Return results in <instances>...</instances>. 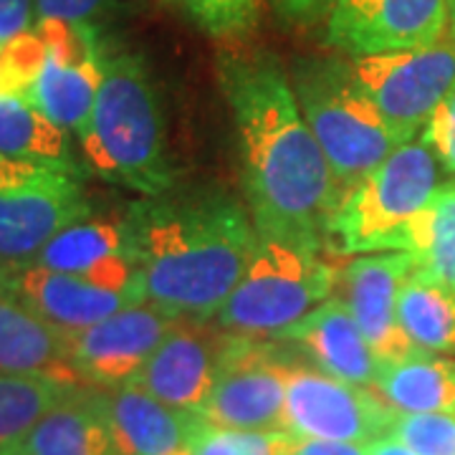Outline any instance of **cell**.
Returning a JSON list of instances; mask_svg holds the SVG:
<instances>
[{
  "mask_svg": "<svg viewBox=\"0 0 455 455\" xmlns=\"http://www.w3.org/2000/svg\"><path fill=\"white\" fill-rule=\"evenodd\" d=\"M104 3L107 0H36V20L59 18V20L92 23L94 16L104 8Z\"/></svg>",
  "mask_w": 455,
  "mask_h": 455,
  "instance_id": "1f68e13d",
  "label": "cell"
},
{
  "mask_svg": "<svg viewBox=\"0 0 455 455\" xmlns=\"http://www.w3.org/2000/svg\"><path fill=\"white\" fill-rule=\"evenodd\" d=\"M423 145L445 170L455 172V86L425 124Z\"/></svg>",
  "mask_w": 455,
  "mask_h": 455,
  "instance_id": "f546056e",
  "label": "cell"
},
{
  "mask_svg": "<svg viewBox=\"0 0 455 455\" xmlns=\"http://www.w3.org/2000/svg\"><path fill=\"white\" fill-rule=\"evenodd\" d=\"M89 215L79 167L0 155V260L33 263L56 233Z\"/></svg>",
  "mask_w": 455,
  "mask_h": 455,
  "instance_id": "52a82bcc",
  "label": "cell"
},
{
  "mask_svg": "<svg viewBox=\"0 0 455 455\" xmlns=\"http://www.w3.org/2000/svg\"><path fill=\"white\" fill-rule=\"evenodd\" d=\"M374 392L395 412H455V359L418 349L382 364Z\"/></svg>",
  "mask_w": 455,
  "mask_h": 455,
  "instance_id": "7402d4cb",
  "label": "cell"
},
{
  "mask_svg": "<svg viewBox=\"0 0 455 455\" xmlns=\"http://www.w3.org/2000/svg\"><path fill=\"white\" fill-rule=\"evenodd\" d=\"M13 296L64 334L84 331L124 307L142 304L137 291L109 289L89 278L49 271L36 263L18 266Z\"/></svg>",
  "mask_w": 455,
  "mask_h": 455,
  "instance_id": "e0dca14e",
  "label": "cell"
},
{
  "mask_svg": "<svg viewBox=\"0 0 455 455\" xmlns=\"http://www.w3.org/2000/svg\"><path fill=\"white\" fill-rule=\"evenodd\" d=\"M134 278L142 301L178 319H215L243 276L259 233L226 193H164L130 205Z\"/></svg>",
  "mask_w": 455,
  "mask_h": 455,
  "instance_id": "7a4b0ae2",
  "label": "cell"
},
{
  "mask_svg": "<svg viewBox=\"0 0 455 455\" xmlns=\"http://www.w3.org/2000/svg\"><path fill=\"white\" fill-rule=\"evenodd\" d=\"M316 3H322V0H274V5L286 16H304Z\"/></svg>",
  "mask_w": 455,
  "mask_h": 455,
  "instance_id": "d590c367",
  "label": "cell"
},
{
  "mask_svg": "<svg viewBox=\"0 0 455 455\" xmlns=\"http://www.w3.org/2000/svg\"><path fill=\"white\" fill-rule=\"evenodd\" d=\"M170 455H190L188 451H178V453H170Z\"/></svg>",
  "mask_w": 455,
  "mask_h": 455,
  "instance_id": "ab89813d",
  "label": "cell"
},
{
  "mask_svg": "<svg viewBox=\"0 0 455 455\" xmlns=\"http://www.w3.org/2000/svg\"><path fill=\"white\" fill-rule=\"evenodd\" d=\"M293 359L266 339L230 334L212 390L197 415L228 430H286Z\"/></svg>",
  "mask_w": 455,
  "mask_h": 455,
  "instance_id": "9c48e42d",
  "label": "cell"
},
{
  "mask_svg": "<svg viewBox=\"0 0 455 455\" xmlns=\"http://www.w3.org/2000/svg\"><path fill=\"white\" fill-rule=\"evenodd\" d=\"M438 160L423 142L400 145L385 163L341 197L329 238L341 253L400 251L407 223L438 188Z\"/></svg>",
  "mask_w": 455,
  "mask_h": 455,
  "instance_id": "8992f818",
  "label": "cell"
},
{
  "mask_svg": "<svg viewBox=\"0 0 455 455\" xmlns=\"http://www.w3.org/2000/svg\"><path fill=\"white\" fill-rule=\"evenodd\" d=\"M178 324V316L152 304H132L84 331L68 334V359L84 385L116 390L137 372Z\"/></svg>",
  "mask_w": 455,
  "mask_h": 455,
  "instance_id": "4fadbf2b",
  "label": "cell"
},
{
  "mask_svg": "<svg viewBox=\"0 0 455 455\" xmlns=\"http://www.w3.org/2000/svg\"><path fill=\"white\" fill-rule=\"evenodd\" d=\"M283 455H367V445L344 443V440H319V438H286Z\"/></svg>",
  "mask_w": 455,
  "mask_h": 455,
  "instance_id": "836d02e7",
  "label": "cell"
},
{
  "mask_svg": "<svg viewBox=\"0 0 455 455\" xmlns=\"http://www.w3.org/2000/svg\"><path fill=\"white\" fill-rule=\"evenodd\" d=\"M390 435L415 455H455V412H397Z\"/></svg>",
  "mask_w": 455,
  "mask_h": 455,
  "instance_id": "83f0119b",
  "label": "cell"
},
{
  "mask_svg": "<svg viewBox=\"0 0 455 455\" xmlns=\"http://www.w3.org/2000/svg\"><path fill=\"white\" fill-rule=\"evenodd\" d=\"M218 74L256 233L322 251L341 190L296 104L289 76L266 53L226 56Z\"/></svg>",
  "mask_w": 455,
  "mask_h": 455,
  "instance_id": "6da1fadb",
  "label": "cell"
},
{
  "mask_svg": "<svg viewBox=\"0 0 455 455\" xmlns=\"http://www.w3.org/2000/svg\"><path fill=\"white\" fill-rule=\"evenodd\" d=\"M116 455H170L188 451L200 415L160 403L137 385L107 390Z\"/></svg>",
  "mask_w": 455,
  "mask_h": 455,
  "instance_id": "d6986e66",
  "label": "cell"
},
{
  "mask_svg": "<svg viewBox=\"0 0 455 455\" xmlns=\"http://www.w3.org/2000/svg\"><path fill=\"white\" fill-rule=\"evenodd\" d=\"M228 341L230 331L215 319H178L130 385L164 405L197 412L211 395Z\"/></svg>",
  "mask_w": 455,
  "mask_h": 455,
  "instance_id": "5bb4252c",
  "label": "cell"
},
{
  "mask_svg": "<svg viewBox=\"0 0 455 455\" xmlns=\"http://www.w3.org/2000/svg\"><path fill=\"white\" fill-rule=\"evenodd\" d=\"M18 445L23 455H116L107 390L74 385Z\"/></svg>",
  "mask_w": 455,
  "mask_h": 455,
  "instance_id": "ffe728a7",
  "label": "cell"
},
{
  "mask_svg": "<svg viewBox=\"0 0 455 455\" xmlns=\"http://www.w3.org/2000/svg\"><path fill=\"white\" fill-rule=\"evenodd\" d=\"M448 28V0H331L326 41L355 56L427 49Z\"/></svg>",
  "mask_w": 455,
  "mask_h": 455,
  "instance_id": "7c38bea8",
  "label": "cell"
},
{
  "mask_svg": "<svg viewBox=\"0 0 455 455\" xmlns=\"http://www.w3.org/2000/svg\"><path fill=\"white\" fill-rule=\"evenodd\" d=\"M349 68L395 140L407 145L425 130L440 101L455 86V41L427 49L355 56Z\"/></svg>",
  "mask_w": 455,
  "mask_h": 455,
  "instance_id": "ba28073f",
  "label": "cell"
},
{
  "mask_svg": "<svg viewBox=\"0 0 455 455\" xmlns=\"http://www.w3.org/2000/svg\"><path fill=\"white\" fill-rule=\"evenodd\" d=\"M0 455H23V453H20V445H11V448H3Z\"/></svg>",
  "mask_w": 455,
  "mask_h": 455,
  "instance_id": "f35d334b",
  "label": "cell"
},
{
  "mask_svg": "<svg viewBox=\"0 0 455 455\" xmlns=\"http://www.w3.org/2000/svg\"><path fill=\"white\" fill-rule=\"evenodd\" d=\"M212 38H243L259 26V0H164Z\"/></svg>",
  "mask_w": 455,
  "mask_h": 455,
  "instance_id": "4316f807",
  "label": "cell"
},
{
  "mask_svg": "<svg viewBox=\"0 0 455 455\" xmlns=\"http://www.w3.org/2000/svg\"><path fill=\"white\" fill-rule=\"evenodd\" d=\"M46 59V46L36 28L20 33L0 49V94H28Z\"/></svg>",
  "mask_w": 455,
  "mask_h": 455,
  "instance_id": "f1b7e54d",
  "label": "cell"
},
{
  "mask_svg": "<svg viewBox=\"0 0 455 455\" xmlns=\"http://www.w3.org/2000/svg\"><path fill=\"white\" fill-rule=\"evenodd\" d=\"M33 28L46 46V59L26 97L53 124L79 137L89 122L101 82L97 28L92 23L59 18H41Z\"/></svg>",
  "mask_w": 455,
  "mask_h": 455,
  "instance_id": "8fae6325",
  "label": "cell"
},
{
  "mask_svg": "<svg viewBox=\"0 0 455 455\" xmlns=\"http://www.w3.org/2000/svg\"><path fill=\"white\" fill-rule=\"evenodd\" d=\"M278 341H291L316 370L357 387L374 390L377 374L382 370V362L341 299H326Z\"/></svg>",
  "mask_w": 455,
  "mask_h": 455,
  "instance_id": "ac0fdd59",
  "label": "cell"
},
{
  "mask_svg": "<svg viewBox=\"0 0 455 455\" xmlns=\"http://www.w3.org/2000/svg\"><path fill=\"white\" fill-rule=\"evenodd\" d=\"M397 412L379 395L293 362L286 385V430L299 438L370 445L390 435Z\"/></svg>",
  "mask_w": 455,
  "mask_h": 455,
  "instance_id": "30bf717a",
  "label": "cell"
},
{
  "mask_svg": "<svg viewBox=\"0 0 455 455\" xmlns=\"http://www.w3.org/2000/svg\"><path fill=\"white\" fill-rule=\"evenodd\" d=\"M36 26V0H0V49Z\"/></svg>",
  "mask_w": 455,
  "mask_h": 455,
  "instance_id": "d6a6232c",
  "label": "cell"
},
{
  "mask_svg": "<svg viewBox=\"0 0 455 455\" xmlns=\"http://www.w3.org/2000/svg\"><path fill=\"white\" fill-rule=\"evenodd\" d=\"M16 268L13 263L0 260V296H11L13 293V281H16Z\"/></svg>",
  "mask_w": 455,
  "mask_h": 455,
  "instance_id": "8d00e7d4",
  "label": "cell"
},
{
  "mask_svg": "<svg viewBox=\"0 0 455 455\" xmlns=\"http://www.w3.org/2000/svg\"><path fill=\"white\" fill-rule=\"evenodd\" d=\"M79 145L89 170L112 185L147 197L175 188L157 92L137 53L101 46V82Z\"/></svg>",
  "mask_w": 455,
  "mask_h": 455,
  "instance_id": "3957f363",
  "label": "cell"
},
{
  "mask_svg": "<svg viewBox=\"0 0 455 455\" xmlns=\"http://www.w3.org/2000/svg\"><path fill=\"white\" fill-rule=\"evenodd\" d=\"M289 82L341 197L400 147L372 99L362 92L349 64L299 61Z\"/></svg>",
  "mask_w": 455,
  "mask_h": 455,
  "instance_id": "277c9868",
  "label": "cell"
},
{
  "mask_svg": "<svg viewBox=\"0 0 455 455\" xmlns=\"http://www.w3.org/2000/svg\"><path fill=\"white\" fill-rule=\"evenodd\" d=\"M0 155L76 167L68 132L23 94H0Z\"/></svg>",
  "mask_w": 455,
  "mask_h": 455,
  "instance_id": "d4e9b609",
  "label": "cell"
},
{
  "mask_svg": "<svg viewBox=\"0 0 455 455\" xmlns=\"http://www.w3.org/2000/svg\"><path fill=\"white\" fill-rule=\"evenodd\" d=\"M71 387L51 377L0 372V451L18 445Z\"/></svg>",
  "mask_w": 455,
  "mask_h": 455,
  "instance_id": "484cf974",
  "label": "cell"
},
{
  "mask_svg": "<svg viewBox=\"0 0 455 455\" xmlns=\"http://www.w3.org/2000/svg\"><path fill=\"white\" fill-rule=\"evenodd\" d=\"M188 453L190 455H245L241 443L235 438L233 430L218 427L208 420H200L196 427L193 438L188 443Z\"/></svg>",
  "mask_w": 455,
  "mask_h": 455,
  "instance_id": "4dcf8cb0",
  "label": "cell"
},
{
  "mask_svg": "<svg viewBox=\"0 0 455 455\" xmlns=\"http://www.w3.org/2000/svg\"><path fill=\"white\" fill-rule=\"evenodd\" d=\"M337 274L319 251L259 235L243 276L215 322L230 334L281 339L337 289Z\"/></svg>",
  "mask_w": 455,
  "mask_h": 455,
  "instance_id": "5b68a950",
  "label": "cell"
},
{
  "mask_svg": "<svg viewBox=\"0 0 455 455\" xmlns=\"http://www.w3.org/2000/svg\"><path fill=\"white\" fill-rule=\"evenodd\" d=\"M400 251L412 256V268L455 291V180L440 182L430 203L400 238Z\"/></svg>",
  "mask_w": 455,
  "mask_h": 455,
  "instance_id": "603a6c76",
  "label": "cell"
},
{
  "mask_svg": "<svg viewBox=\"0 0 455 455\" xmlns=\"http://www.w3.org/2000/svg\"><path fill=\"white\" fill-rule=\"evenodd\" d=\"M397 322L418 349L455 355V291L415 268L397 296Z\"/></svg>",
  "mask_w": 455,
  "mask_h": 455,
  "instance_id": "cb8c5ba5",
  "label": "cell"
},
{
  "mask_svg": "<svg viewBox=\"0 0 455 455\" xmlns=\"http://www.w3.org/2000/svg\"><path fill=\"white\" fill-rule=\"evenodd\" d=\"M41 268L137 291L130 226L124 218H84L56 233L33 260ZM142 299V296H140Z\"/></svg>",
  "mask_w": 455,
  "mask_h": 455,
  "instance_id": "2e32d148",
  "label": "cell"
},
{
  "mask_svg": "<svg viewBox=\"0 0 455 455\" xmlns=\"http://www.w3.org/2000/svg\"><path fill=\"white\" fill-rule=\"evenodd\" d=\"M448 28H451V36L455 41V0H448Z\"/></svg>",
  "mask_w": 455,
  "mask_h": 455,
  "instance_id": "74e56055",
  "label": "cell"
},
{
  "mask_svg": "<svg viewBox=\"0 0 455 455\" xmlns=\"http://www.w3.org/2000/svg\"><path fill=\"white\" fill-rule=\"evenodd\" d=\"M0 372L84 385L68 359V334L41 319L13 293L0 296Z\"/></svg>",
  "mask_w": 455,
  "mask_h": 455,
  "instance_id": "44dd1931",
  "label": "cell"
},
{
  "mask_svg": "<svg viewBox=\"0 0 455 455\" xmlns=\"http://www.w3.org/2000/svg\"><path fill=\"white\" fill-rule=\"evenodd\" d=\"M412 266V256L405 251H382L349 260L337 276L339 299L352 311L359 331L382 364L418 352L397 322V296Z\"/></svg>",
  "mask_w": 455,
  "mask_h": 455,
  "instance_id": "9a60e30c",
  "label": "cell"
},
{
  "mask_svg": "<svg viewBox=\"0 0 455 455\" xmlns=\"http://www.w3.org/2000/svg\"><path fill=\"white\" fill-rule=\"evenodd\" d=\"M367 455H415L405 443L395 438V435H385V438L374 440L367 445Z\"/></svg>",
  "mask_w": 455,
  "mask_h": 455,
  "instance_id": "e575fe53",
  "label": "cell"
}]
</instances>
